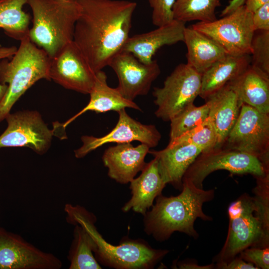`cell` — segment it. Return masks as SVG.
<instances>
[{"label":"cell","mask_w":269,"mask_h":269,"mask_svg":"<svg viewBox=\"0 0 269 269\" xmlns=\"http://www.w3.org/2000/svg\"><path fill=\"white\" fill-rule=\"evenodd\" d=\"M185 24L174 19L150 31L129 37L122 51L132 54L142 63H150L161 47L183 42Z\"/></svg>","instance_id":"cell-16"},{"label":"cell","mask_w":269,"mask_h":269,"mask_svg":"<svg viewBox=\"0 0 269 269\" xmlns=\"http://www.w3.org/2000/svg\"><path fill=\"white\" fill-rule=\"evenodd\" d=\"M208 113L206 103L198 107L192 104L185 108L170 121V140L201 125L208 118Z\"/></svg>","instance_id":"cell-28"},{"label":"cell","mask_w":269,"mask_h":269,"mask_svg":"<svg viewBox=\"0 0 269 269\" xmlns=\"http://www.w3.org/2000/svg\"><path fill=\"white\" fill-rule=\"evenodd\" d=\"M80 8L73 42L96 73L108 66L129 38L134 1L76 0Z\"/></svg>","instance_id":"cell-1"},{"label":"cell","mask_w":269,"mask_h":269,"mask_svg":"<svg viewBox=\"0 0 269 269\" xmlns=\"http://www.w3.org/2000/svg\"><path fill=\"white\" fill-rule=\"evenodd\" d=\"M239 254L241 259L253 264L258 269L269 268V246L249 247L243 250Z\"/></svg>","instance_id":"cell-32"},{"label":"cell","mask_w":269,"mask_h":269,"mask_svg":"<svg viewBox=\"0 0 269 269\" xmlns=\"http://www.w3.org/2000/svg\"><path fill=\"white\" fill-rule=\"evenodd\" d=\"M89 94L90 101L88 104L61 125L64 130L78 117L89 111L100 113L111 111L118 112L126 108L141 110L134 101L125 98L117 88H113L108 85L107 75L102 70L96 73L94 84Z\"/></svg>","instance_id":"cell-21"},{"label":"cell","mask_w":269,"mask_h":269,"mask_svg":"<svg viewBox=\"0 0 269 269\" xmlns=\"http://www.w3.org/2000/svg\"><path fill=\"white\" fill-rule=\"evenodd\" d=\"M252 22L255 30H269V2L253 13Z\"/></svg>","instance_id":"cell-33"},{"label":"cell","mask_w":269,"mask_h":269,"mask_svg":"<svg viewBox=\"0 0 269 269\" xmlns=\"http://www.w3.org/2000/svg\"><path fill=\"white\" fill-rule=\"evenodd\" d=\"M32 12L28 36L50 58L73 40L80 8L76 0H27Z\"/></svg>","instance_id":"cell-5"},{"label":"cell","mask_w":269,"mask_h":269,"mask_svg":"<svg viewBox=\"0 0 269 269\" xmlns=\"http://www.w3.org/2000/svg\"><path fill=\"white\" fill-rule=\"evenodd\" d=\"M17 47L12 46H0V60L3 59H9L14 54L17 50ZM7 85L2 84L0 83V102L3 98L6 90Z\"/></svg>","instance_id":"cell-35"},{"label":"cell","mask_w":269,"mask_h":269,"mask_svg":"<svg viewBox=\"0 0 269 269\" xmlns=\"http://www.w3.org/2000/svg\"><path fill=\"white\" fill-rule=\"evenodd\" d=\"M216 267L222 269H258L253 264L236 257L226 263L216 264Z\"/></svg>","instance_id":"cell-34"},{"label":"cell","mask_w":269,"mask_h":269,"mask_svg":"<svg viewBox=\"0 0 269 269\" xmlns=\"http://www.w3.org/2000/svg\"><path fill=\"white\" fill-rule=\"evenodd\" d=\"M202 75L187 64L177 66L161 88H154L152 95L157 106L155 116L170 121L199 96Z\"/></svg>","instance_id":"cell-8"},{"label":"cell","mask_w":269,"mask_h":269,"mask_svg":"<svg viewBox=\"0 0 269 269\" xmlns=\"http://www.w3.org/2000/svg\"><path fill=\"white\" fill-rule=\"evenodd\" d=\"M205 100L209 107L208 117L217 134L216 147H220L235 124L242 103L228 84Z\"/></svg>","instance_id":"cell-19"},{"label":"cell","mask_w":269,"mask_h":269,"mask_svg":"<svg viewBox=\"0 0 269 269\" xmlns=\"http://www.w3.org/2000/svg\"><path fill=\"white\" fill-rule=\"evenodd\" d=\"M95 75L73 41L50 58V80L66 89L89 94L94 84Z\"/></svg>","instance_id":"cell-13"},{"label":"cell","mask_w":269,"mask_h":269,"mask_svg":"<svg viewBox=\"0 0 269 269\" xmlns=\"http://www.w3.org/2000/svg\"><path fill=\"white\" fill-rule=\"evenodd\" d=\"M221 147L252 155L269 167V114L242 103L238 119Z\"/></svg>","instance_id":"cell-7"},{"label":"cell","mask_w":269,"mask_h":269,"mask_svg":"<svg viewBox=\"0 0 269 269\" xmlns=\"http://www.w3.org/2000/svg\"><path fill=\"white\" fill-rule=\"evenodd\" d=\"M64 211L67 222L81 226L94 244L93 253L98 262L117 269H151L167 254L168 251L156 250L142 240H127L119 245L108 243L95 226V216L80 205L66 204Z\"/></svg>","instance_id":"cell-4"},{"label":"cell","mask_w":269,"mask_h":269,"mask_svg":"<svg viewBox=\"0 0 269 269\" xmlns=\"http://www.w3.org/2000/svg\"><path fill=\"white\" fill-rule=\"evenodd\" d=\"M250 64L251 56L249 54H226L202 74L199 96L205 100L239 76Z\"/></svg>","instance_id":"cell-23"},{"label":"cell","mask_w":269,"mask_h":269,"mask_svg":"<svg viewBox=\"0 0 269 269\" xmlns=\"http://www.w3.org/2000/svg\"><path fill=\"white\" fill-rule=\"evenodd\" d=\"M152 9V21L157 27L174 20L173 8L176 0H148Z\"/></svg>","instance_id":"cell-31"},{"label":"cell","mask_w":269,"mask_h":269,"mask_svg":"<svg viewBox=\"0 0 269 269\" xmlns=\"http://www.w3.org/2000/svg\"><path fill=\"white\" fill-rule=\"evenodd\" d=\"M202 152L192 144H182L169 142L160 150H150L148 153L155 157L160 176L166 184L181 190L182 179L187 169Z\"/></svg>","instance_id":"cell-18"},{"label":"cell","mask_w":269,"mask_h":269,"mask_svg":"<svg viewBox=\"0 0 269 269\" xmlns=\"http://www.w3.org/2000/svg\"><path fill=\"white\" fill-rule=\"evenodd\" d=\"M181 191L176 196L159 195L151 210L144 215L145 232L157 241L167 240L174 232L184 233L196 239L198 234L194 229L195 220H212L203 212L202 207L204 203L213 199L214 190H205L189 181L183 180Z\"/></svg>","instance_id":"cell-3"},{"label":"cell","mask_w":269,"mask_h":269,"mask_svg":"<svg viewBox=\"0 0 269 269\" xmlns=\"http://www.w3.org/2000/svg\"><path fill=\"white\" fill-rule=\"evenodd\" d=\"M251 55V65L269 76V30L255 31Z\"/></svg>","instance_id":"cell-30"},{"label":"cell","mask_w":269,"mask_h":269,"mask_svg":"<svg viewBox=\"0 0 269 269\" xmlns=\"http://www.w3.org/2000/svg\"><path fill=\"white\" fill-rule=\"evenodd\" d=\"M50 58L27 36L10 58L0 60V83L6 84V93L0 102V123L5 120L15 103L39 80H50Z\"/></svg>","instance_id":"cell-6"},{"label":"cell","mask_w":269,"mask_h":269,"mask_svg":"<svg viewBox=\"0 0 269 269\" xmlns=\"http://www.w3.org/2000/svg\"><path fill=\"white\" fill-rule=\"evenodd\" d=\"M246 0H231L229 4L222 11L221 16L228 15L245 4Z\"/></svg>","instance_id":"cell-36"},{"label":"cell","mask_w":269,"mask_h":269,"mask_svg":"<svg viewBox=\"0 0 269 269\" xmlns=\"http://www.w3.org/2000/svg\"><path fill=\"white\" fill-rule=\"evenodd\" d=\"M108 66L117 76V89L125 98L132 101L138 96L147 95L160 73L156 60L144 63L132 54L123 51L112 58Z\"/></svg>","instance_id":"cell-15"},{"label":"cell","mask_w":269,"mask_h":269,"mask_svg":"<svg viewBox=\"0 0 269 269\" xmlns=\"http://www.w3.org/2000/svg\"><path fill=\"white\" fill-rule=\"evenodd\" d=\"M169 142L182 144H192L201 148L202 152L217 146V137L214 128L208 117L201 125L176 137Z\"/></svg>","instance_id":"cell-29"},{"label":"cell","mask_w":269,"mask_h":269,"mask_svg":"<svg viewBox=\"0 0 269 269\" xmlns=\"http://www.w3.org/2000/svg\"><path fill=\"white\" fill-rule=\"evenodd\" d=\"M7 126L0 135V148L24 147L43 155L49 149L54 131L36 111H19L5 118Z\"/></svg>","instance_id":"cell-11"},{"label":"cell","mask_w":269,"mask_h":269,"mask_svg":"<svg viewBox=\"0 0 269 269\" xmlns=\"http://www.w3.org/2000/svg\"><path fill=\"white\" fill-rule=\"evenodd\" d=\"M149 149L145 144L134 146L130 142L117 143L108 148L102 160L108 169V176L121 184L130 183L144 167V159Z\"/></svg>","instance_id":"cell-17"},{"label":"cell","mask_w":269,"mask_h":269,"mask_svg":"<svg viewBox=\"0 0 269 269\" xmlns=\"http://www.w3.org/2000/svg\"><path fill=\"white\" fill-rule=\"evenodd\" d=\"M118 121L114 128L101 137L83 135L81 137L82 146L74 150L75 156L83 158L89 153L109 143H131L138 141L150 148L156 146L161 135L153 125H144L134 119L122 109L118 112Z\"/></svg>","instance_id":"cell-14"},{"label":"cell","mask_w":269,"mask_h":269,"mask_svg":"<svg viewBox=\"0 0 269 269\" xmlns=\"http://www.w3.org/2000/svg\"><path fill=\"white\" fill-rule=\"evenodd\" d=\"M226 170L232 174H250L255 177L269 172L256 157L240 151L220 147L202 152L187 169L182 179L203 189V183L210 173Z\"/></svg>","instance_id":"cell-9"},{"label":"cell","mask_w":269,"mask_h":269,"mask_svg":"<svg viewBox=\"0 0 269 269\" xmlns=\"http://www.w3.org/2000/svg\"><path fill=\"white\" fill-rule=\"evenodd\" d=\"M267 2H269V0H246L244 5L248 11L254 13Z\"/></svg>","instance_id":"cell-37"},{"label":"cell","mask_w":269,"mask_h":269,"mask_svg":"<svg viewBox=\"0 0 269 269\" xmlns=\"http://www.w3.org/2000/svg\"><path fill=\"white\" fill-rule=\"evenodd\" d=\"M73 230V240L67 258L69 269H101L93 254L94 244L87 231L76 224Z\"/></svg>","instance_id":"cell-26"},{"label":"cell","mask_w":269,"mask_h":269,"mask_svg":"<svg viewBox=\"0 0 269 269\" xmlns=\"http://www.w3.org/2000/svg\"><path fill=\"white\" fill-rule=\"evenodd\" d=\"M179 269H213L214 264L209 265L206 266H200L195 263H179L178 264Z\"/></svg>","instance_id":"cell-38"},{"label":"cell","mask_w":269,"mask_h":269,"mask_svg":"<svg viewBox=\"0 0 269 269\" xmlns=\"http://www.w3.org/2000/svg\"><path fill=\"white\" fill-rule=\"evenodd\" d=\"M252 16L253 13L244 4L222 18L210 22H199L191 27L215 41L227 54L251 55L255 31Z\"/></svg>","instance_id":"cell-10"},{"label":"cell","mask_w":269,"mask_h":269,"mask_svg":"<svg viewBox=\"0 0 269 269\" xmlns=\"http://www.w3.org/2000/svg\"><path fill=\"white\" fill-rule=\"evenodd\" d=\"M253 192L254 197L244 194L229 206L228 232L216 264L229 262L247 248L269 246V180L257 179Z\"/></svg>","instance_id":"cell-2"},{"label":"cell","mask_w":269,"mask_h":269,"mask_svg":"<svg viewBox=\"0 0 269 269\" xmlns=\"http://www.w3.org/2000/svg\"><path fill=\"white\" fill-rule=\"evenodd\" d=\"M242 103L269 114V76L251 65L227 83Z\"/></svg>","instance_id":"cell-22"},{"label":"cell","mask_w":269,"mask_h":269,"mask_svg":"<svg viewBox=\"0 0 269 269\" xmlns=\"http://www.w3.org/2000/svg\"><path fill=\"white\" fill-rule=\"evenodd\" d=\"M141 171L138 177L130 182L132 197L123 206L122 211L127 212L132 209L144 216L166 184L160 176L155 157L146 163Z\"/></svg>","instance_id":"cell-20"},{"label":"cell","mask_w":269,"mask_h":269,"mask_svg":"<svg viewBox=\"0 0 269 269\" xmlns=\"http://www.w3.org/2000/svg\"><path fill=\"white\" fill-rule=\"evenodd\" d=\"M62 261L0 227V269H60Z\"/></svg>","instance_id":"cell-12"},{"label":"cell","mask_w":269,"mask_h":269,"mask_svg":"<svg viewBox=\"0 0 269 269\" xmlns=\"http://www.w3.org/2000/svg\"><path fill=\"white\" fill-rule=\"evenodd\" d=\"M221 0H176L174 19L185 23L192 20L210 22L217 19L215 10Z\"/></svg>","instance_id":"cell-27"},{"label":"cell","mask_w":269,"mask_h":269,"mask_svg":"<svg viewBox=\"0 0 269 269\" xmlns=\"http://www.w3.org/2000/svg\"><path fill=\"white\" fill-rule=\"evenodd\" d=\"M27 0H0V28L10 38L28 36L30 16L23 10Z\"/></svg>","instance_id":"cell-25"},{"label":"cell","mask_w":269,"mask_h":269,"mask_svg":"<svg viewBox=\"0 0 269 269\" xmlns=\"http://www.w3.org/2000/svg\"><path fill=\"white\" fill-rule=\"evenodd\" d=\"M183 42L187 49L186 64L201 75L227 54L215 41L191 26L185 27Z\"/></svg>","instance_id":"cell-24"}]
</instances>
